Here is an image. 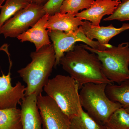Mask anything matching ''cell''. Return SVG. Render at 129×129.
Returning a JSON list of instances; mask_svg holds the SVG:
<instances>
[{"label":"cell","mask_w":129,"mask_h":129,"mask_svg":"<svg viewBox=\"0 0 129 129\" xmlns=\"http://www.w3.org/2000/svg\"><path fill=\"white\" fill-rule=\"evenodd\" d=\"M11 66L7 75L2 74L0 76V109L17 108L25 97L26 87L20 82L15 86L12 85L11 77Z\"/></svg>","instance_id":"cell-9"},{"label":"cell","mask_w":129,"mask_h":129,"mask_svg":"<svg viewBox=\"0 0 129 129\" xmlns=\"http://www.w3.org/2000/svg\"><path fill=\"white\" fill-rule=\"evenodd\" d=\"M83 33L91 40H97L98 42L108 48L112 46L109 44L111 39L120 33L129 29V23H123L122 27L116 28L111 24L107 27L95 26L89 21L83 22L81 25Z\"/></svg>","instance_id":"cell-11"},{"label":"cell","mask_w":129,"mask_h":129,"mask_svg":"<svg viewBox=\"0 0 129 129\" xmlns=\"http://www.w3.org/2000/svg\"><path fill=\"white\" fill-rule=\"evenodd\" d=\"M118 1H120L121 2H122L124 1H125V0H118Z\"/></svg>","instance_id":"cell-26"},{"label":"cell","mask_w":129,"mask_h":129,"mask_svg":"<svg viewBox=\"0 0 129 129\" xmlns=\"http://www.w3.org/2000/svg\"><path fill=\"white\" fill-rule=\"evenodd\" d=\"M75 15L70 13L63 14L59 12L49 16L46 24L47 29L48 32L60 31L67 33L75 32L83 23Z\"/></svg>","instance_id":"cell-14"},{"label":"cell","mask_w":129,"mask_h":129,"mask_svg":"<svg viewBox=\"0 0 129 129\" xmlns=\"http://www.w3.org/2000/svg\"><path fill=\"white\" fill-rule=\"evenodd\" d=\"M48 35L52 42L55 53V67L60 64L61 58L64 54L72 50L76 42H82L95 50L103 51L108 48L99 44L98 41L91 40L83 33L81 26L75 32L67 33L60 31L48 32Z\"/></svg>","instance_id":"cell-7"},{"label":"cell","mask_w":129,"mask_h":129,"mask_svg":"<svg viewBox=\"0 0 129 129\" xmlns=\"http://www.w3.org/2000/svg\"><path fill=\"white\" fill-rule=\"evenodd\" d=\"M60 64L75 80L80 89L87 83H112L104 75L97 55L90 53L83 44L75 45L73 50L61 58Z\"/></svg>","instance_id":"cell-1"},{"label":"cell","mask_w":129,"mask_h":129,"mask_svg":"<svg viewBox=\"0 0 129 129\" xmlns=\"http://www.w3.org/2000/svg\"><path fill=\"white\" fill-rule=\"evenodd\" d=\"M50 0H29L31 3L44 6Z\"/></svg>","instance_id":"cell-23"},{"label":"cell","mask_w":129,"mask_h":129,"mask_svg":"<svg viewBox=\"0 0 129 129\" xmlns=\"http://www.w3.org/2000/svg\"><path fill=\"white\" fill-rule=\"evenodd\" d=\"M37 96H25L21 103L23 129H42V122L37 106Z\"/></svg>","instance_id":"cell-12"},{"label":"cell","mask_w":129,"mask_h":129,"mask_svg":"<svg viewBox=\"0 0 129 129\" xmlns=\"http://www.w3.org/2000/svg\"><path fill=\"white\" fill-rule=\"evenodd\" d=\"M44 90L70 119L81 113L83 108L80 103L79 86L71 76L58 75L49 79Z\"/></svg>","instance_id":"cell-3"},{"label":"cell","mask_w":129,"mask_h":129,"mask_svg":"<svg viewBox=\"0 0 129 129\" xmlns=\"http://www.w3.org/2000/svg\"><path fill=\"white\" fill-rule=\"evenodd\" d=\"M2 6H1V5H0V9H1V7H2Z\"/></svg>","instance_id":"cell-27"},{"label":"cell","mask_w":129,"mask_h":129,"mask_svg":"<svg viewBox=\"0 0 129 129\" xmlns=\"http://www.w3.org/2000/svg\"><path fill=\"white\" fill-rule=\"evenodd\" d=\"M83 45L97 55L103 73L112 83L120 84L129 79V42L112 46L103 51L95 50L87 45Z\"/></svg>","instance_id":"cell-5"},{"label":"cell","mask_w":129,"mask_h":129,"mask_svg":"<svg viewBox=\"0 0 129 129\" xmlns=\"http://www.w3.org/2000/svg\"><path fill=\"white\" fill-rule=\"evenodd\" d=\"M95 0H64L60 12L64 14L70 13L75 14L79 11L89 8Z\"/></svg>","instance_id":"cell-20"},{"label":"cell","mask_w":129,"mask_h":129,"mask_svg":"<svg viewBox=\"0 0 129 129\" xmlns=\"http://www.w3.org/2000/svg\"><path fill=\"white\" fill-rule=\"evenodd\" d=\"M113 20L121 22L129 21V0L121 2L112 14L103 19L105 21Z\"/></svg>","instance_id":"cell-21"},{"label":"cell","mask_w":129,"mask_h":129,"mask_svg":"<svg viewBox=\"0 0 129 129\" xmlns=\"http://www.w3.org/2000/svg\"><path fill=\"white\" fill-rule=\"evenodd\" d=\"M48 16V14H45L31 28L19 35L17 38L22 42L29 41L33 43L36 51L46 45H50L51 42L46 27Z\"/></svg>","instance_id":"cell-13"},{"label":"cell","mask_w":129,"mask_h":129,"mask_svg":"<svg viewBox=\"0 0 129 129\" xmlns=\"http://www.w3.org/2000/svg\"><path fill=\"white\" fill-rule=\"evenodd\" d=\"M46 14L43 6L30 3L8 19L0 28V34L15 38L29 29Z\"/></svg>","instance_id":"cell-6"},{"label":"cell","mask_w":129,"mask_h":129,"mask_svg":"<svg viewBox=\"0 0 129 129\" xmlns=\"http://www.w3.org/2000/svg\"><path fill=\"white\" fill-rule=\"evenodd\" d=\"M5 1V0H0V5L2 6L3 3ZM28 1H29V0H28Z\"/></svg>","instance_id":"cell-24"},{"label":"cell","mask_w":129,"mask_h":129,"mask_svg":"<svg viewBox=\"0 0 129 129\" xmlns=\"http://www.w3.org/2000/svg\"><path fill=\"white\" fill-rule=\"evenodd\" d=\"M30 56L31 62L17 72L27 84L25 96L33 94L38 96L42 94L55 67V53L53 44L32 52Z\"/></svg>","instance_id":"cell-2"},{"label":"cell","mask_w":129,"mask_h":129,"mask_svg":"<svg viewBox=\"0 0 129 129\" xmlns=\"http://www.w3.org/2000/svg\"><path fill=\"white\" fill-rule=\"evenodd\" d=\"M121 2L118 0H96L90 7L75 14L81 20H85L99 27L102 18L113 13Z\"/></svg>","instance_id":"cell-10"},{"label":"cell","mask_w":129,"mask_h":129,"mask_svg":"<svg viewBox=\"0 0 129 129\" xmlns=\"http://www.w3.org/2000/svg\"><path fill=\"white\" fill-rule=\"evenodd\" d=\"M37 102L42 129H71L70 119L53 99L41 94L37 96Z\"/></svg>","instance_id":"cell-8"},{"label":"cell","mask_w":129,"mask_h":129,"mask_svg":"<svg viewBox=\"0 0 129 129\" xmlns=\"http://www.w3.org/2000/svg\"><path fill=\"white\" fill-rule=\"evenodd\" d=\"M103 126L105 129H129V114L124 108L118 109Z\"/></svg>","instance_id":"cell-18"},{"label":"cell","mask_w":129,"mask_h":129,"mask_svg":"<svg viewBox=\"0 0 129 129\" xmlns=\"http://www.w3.org/2000/svg\"><path fill=\"white\" fill-rule=\"evenodd\" d=\"M63 1L64 0H50L43 6L46 14L51 16L60 12Z\"/></svg>","instance_id":"cell-22"},{"label":"cell","mask_w":129,"mask_h":129,"mask_svg":"<svg viewBox=\"0 0 129 129\" xmlns=\"http://www.w3.org/2000/svg\"><path fill=\"white\" fill-rule=\"evenodd\" d=\"M107 84L87 83L81 87L79 92L83 108L103 126L114 111L122 107L120 103L111 101L107 96L105 91Z\"/></svg>","instance_id":"cell-4"},{"label":"cell","mask_w":129,"mask_h":129,"mask_svg":"<svg viewBox=\"0 0 129 129\" xmlns=\"http://www.w3.org/2000/svg\"><path fill=\"white\" fill-rule=\"evenodd\" d=\"M71 129H105L104 126L98 124L84 109L79 116L70 119Z\"/></svg>","instance_id":"cell-19"},{"label":"cell","mask_w":129,"mask_h":129,"mask_svg":"<svg viewBox=\"0 0 129 129\" xmlns=\"http://www.w3.org/2000/svg\"><path fill=\"white\" fill-rule=\"evenodd\" d=\"M124 109H125V110H126L127 112L129 114V107H128L126 108H125Z\"/></svg>","instance_id":"cell-25"},{"label":"cell","mask_w":129,"mask_h":129,"mask_svg":"<svg viewBox=\"0 0 129 129\" xmlns=\"http://www.w3.org/2000/svg\"><path fill=\"white\" fill-rule=\"evenodd\" d=\"M31 3L28 0H6L0 12V28L4 23L21 9Z\"/></svg>","instance_id":"cell-17"},{"label":"cell","mask_w":129,"mask_h":129,"mask_svg":"<svg viewBox=\"0 0 129 129\" xmlns=\"http://www.w3.org/2000/svg\"><path fill=\"white\" fill-rule=\"evenodd\" d=\"M119 85L107 84L106 94L111 101L120 103L124 108L129 107V79Z\"/></svg>","instance_id":"cell-15"},{"label":"cell","mask_w":129,"mask_h":129,"mask_svg":"<svg viewBox=\"0 0 129 129\" xmlns=\"http://www.w3.org/2000/svg\"><path fill=\"white\" fill-rule=\"evenodd\" d=\"M0 129H23L21 109H0Z\"/></svg>","instance_id":"cell-16"}]
</instances>
